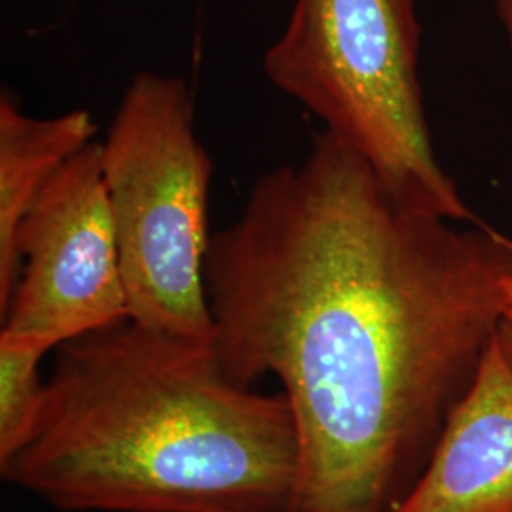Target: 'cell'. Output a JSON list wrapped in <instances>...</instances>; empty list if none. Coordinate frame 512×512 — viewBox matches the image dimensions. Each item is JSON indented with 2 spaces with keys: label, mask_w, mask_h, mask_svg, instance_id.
Returning a JSON list of instances; mask_svg holds the SVG:
<instances>
[{
  "label": "cell",
  "mask_w": 512,
  "mask_h": 512,
  "mask_svg": "<svg viewBox=\"0 0 512 512\" xmlns=\"http://www.w3.org/2000/svg\"><path fill=\"white\" fill-rule=\"evenodd\" d=\"M512 236L401 202L329 131L262 173L205 285L228 378L275 376L300 465L287 512H393L503 323Z\"/></svg>",
  "instance_id": "1"
},
{
  "label": "cell",
  "mask_w": 512,
  "mask_h": 512,
  "mask_svg": "<svg viewBox=\"0 0 512 512\" xmlns=\"http://www.w3.org/2000/svg\"><path fill=\"white\" fill-rule=\"evenodd\" d=\"M293 410L222 370L211 340L124 321L59 346L37 421L0 471L67 512H287Z\"/></svg>",
  "instance_id": "2"
},
{
  "label": "cell",
  "mask_w": 512,
  "mask_h": 512,
  "mask_svg": "<svg viewBox=\"0 0 512 512\" xmlns=\"http://www.w3.org/2000/svg\"><path fill=\"white\" fill-rule=\"evenodd\" d=\"M420 46L416 0H294L262 69L277 90L366 158L401 202L475 222L435 152Z\"/></svg>",
  "instance_id": "3"
},
{
  "label": "cell",
  "mask_w": 512,
  "mask_h": 512,
  "mask_svg": "<svg viewBox=\"0 0 512 512\" xmlns=\"http://www.w3.org/2000/svg\"><path fill=\"white\" fill-rule=\"evenodd\" d=\"M101 164L129 321L213 342L205 285L213 162L181 76L131 78L101 143Z\"/></svg>",
  "instance_id": "4"
},
{
  "label": "cell",
  "mask_w": 512,
  "mask_h": 512,
  "mask_svg": "<svg viewBox=\"0 0 512 512\" xmlns=\"http://www.w3.org/2000/svg\"><path fill=\"white\" fill-rule=\"evenodd\" d=\"M18 287L0 334L59 348L128 321L101 143L63 165L19 226Z\"/></svg>",
  "instance_id": "5"
},
{
  "label": "cell",
  "mask_w": 512,
  "mask_h": 512,
  "mask_svg": "<svg viewBox=\"0 0 512 512\" xmlns=\"http://www.w3.org/2000/svg\"><path fill=\"white\" fill-rule=\"evenodd\" d=\"M393 512H512V368L497 338Z\"/></svg>",
  "instance_id": "6"
},
{
  "label": "cell",
  "mask_w": 512,
  "mask_h": 512,
  "mask_svg": "<svg viewBox=\"0 0 512 512\" xmlns=\"http://www.w3.org/2000/svg\"><path fill=\"white\" fill-rule=\"evenodd\" d=\"M95 124L88 110L52 118L23 112L10 90L0 95V315L18 287L16 239L19 226L42 188L80 150L93 143Z\"/></svg>",
  "instance_id": "7"
},
{
  "label": "cell",
  "mask_w": 512,
  "mask_h": 512,
  "mask_svg": "<svg viewBox=\"0 0 512 512\" xmlns=\"http://www.w3.org/2000/svg\"><path fill=\"white\" fill-rule=\"evenodd\" d=\"M52 348L0 334V463L12 458L37 421L46 382L40 363Z\"/></svg>",
  "instance_id": "8"
},
{
  "label": "cell",
  "mask_w": 512,
  "mask_h": 512,
  "mask_svg": "<svg viewBox=\"0 0 512 512\" xmlns=\"http://www.w3.org/2000/svg\"><path fill=\"white\" fill-rule=\"evenodd\" d=\"M494 8L512 50V0H494Z\"/></svg>",
  "instance_id": "9"
},
{
  "label": "cell",
  "mask_w": 512,
  "mask_h": 512,
  "mask_svg": "<svg viewBox=\"0 0 512 512\" xmlns=\"http://www.w3.org/2000/svg\"><path fill=\"white\" fill-rule=\"evenodd\" d=\"M497 340H499V346H501L503 353H505L507 363L512 368V325L501 323L499 332H497Z\"/></svg>",
  "instance_id": "10"
},
{
  "label": "cell",
  "mask_w": 512,
  "mask_h": 512,
  "mask_svg": "<svg viewBox=\"0 0 512 512\" xmlns=\"http://www.w3.org/2000/svg\"><path fill=\"white\" fill-rule=\"evenodd\" d=\"M503 323L512 325V275L505 287V310H503Z\"/></svg>",
  "instance_id": "11"
}]
</instances>
